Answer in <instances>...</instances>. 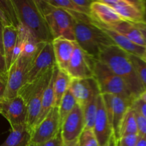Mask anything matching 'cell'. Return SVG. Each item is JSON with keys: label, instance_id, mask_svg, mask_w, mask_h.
Masks as SVG:
<instances>
[{"label": "cell", "instance_id": "1", "mask_svg": "<svg viewBox=\"0 0 146 146\" xmlns=\"http://www.w3.org/2000/svg\"><path fill=\"white\" fill-rule=\"evenodd\" d=\"M69 12L74 21L75 41L91 56L98 59L100 54L106 48L115 45L109 36L94 23L90 16L73 11Z\"/></svg>", "mask_w": 146, "mask_h": 146}, {"label": "cell", "instance_id": "2", "mask_svg": "<svg viewBox=\"0 0 146 146\" xmlns=\"http://www.w3.org/2000/svg\"><path fill=\"white\" fill-rule=\"evenodd\" d=\"M98 60L125 82L135 99L140 98L145 92V88L138 78L128 53L113 45L101 52Z\"/></svg>", "mask_w": 146, "mask_h": 146}, {"label": "cell", "instance_id": "3", "mask_svg": "<svg viewBox=\"0 0 146 146\" xmlns=\"http://www.w3.org/2000/svg\"><path fill=\"white\" fill-rule=\"evenodd\" d=\"M20 24L27 29L38 42H51L52 36L36 0H12Z\"/></svg>", "mask_w": 146, "mask_h": 146}, {"label": "cell", "instance_id": "4", "mask_svg": "<svg viewBox=\"0 0 146 146\" xmlns=\"http://www.w3.org/2000/svg\"><path fill=\"white\" fill-rule=\"evenodd\" d=\"M48 27L53 40L66 38L75 41L73 17L69 11L51 5L46 0H36Z\"/></svg>", "mask_w": 146, "mask_h": 146}, {"label": "cell", "instance_id": "5", "mask_svg": "<svg viewBox=\"0 0 146 146\" xmlns=\"http://www.w3.org/2000/svg\"><path fill=\"white\" fill-rule=\"evenodd\" d=\"M56 66L36 81L23 86L19 92L18 95L22 97L27 105V125L31 133L39 116L44 91L52 78Z\"/></svg>", "mask_w": 146, "mask_h": 146}, {"label": "cell", "instance_id": "6", "mask_svg": "<svg viewBox=\"0 0 146 146\" xmlns=\"http://www.w3.org/2000/svg\"><path fill=\"white\" fill-rule=\"evenodd\" d=\"M94 73L101 94L119 96L131 101L135 100L125 82L98 59L95 61Z\"/></svg>", "mask_w": 146, "mask_h": 146}, {"label": "cell", "instance_id": "7", "mask_svg": "<svg viewBox=\"0 0 146 146\" xmlns=\"http://www.w3.org/2000/svg\"><path fill=\"white\" fill-rule=\"evenodd\" d=\"M36 54L32 57H26L21 55L15 62L11 64L8 70L7 89L4 98H12L18 96L20 89L25 84L27 74Z\"/></svg>", "mask_w": 146, "mask_h": 146}, {"label": "cell", "instance_id": "8", "mask_svg": "<svg viewBox=\"0 0 146 146\" xmlns=\"http://www.w3.org/2000/svg\"><path fill=\"white\" fill-rule=\"evenodd\" d=\"M102 96L107 114L112 125L113 135L115 139L118 140L123 119L133 101L113 94H102Z\"/></svg>", "mask_w": 146, "mask_h": 146}, {"label": "cell", "instance_id": "9", "mask_svg": "<svg viewBox=\"0 0 146 146\" xmlns=\"http://www.w3.org/2000/svg\"><path fill=\"white\" fill-rule=\"evenodd\" d=\"M112 7L123 20L133 24L145 22V0H101Z\"/></svg>", "mask_w": 146, "mask_h": 146}, {"label": "cell", "instance_id": "10", "mask_svg": "<svg viewBox=\"0 0 146 146\" xmlns=\"http://www.w3.org/2000/svg\"><path fill=\"white\" fill-rule=\"evenodd\" d=\"M56 66L52 41L46 43L43 48L37 53L30 65L25 84H31L36 81Z\"/></svg>", "mask_w": 146, "mask_h": 146}, {"label": "cell", "instance_id": "11", "mask_svg": "<svg viewBox=\"0 0 146 146\" xmlns=\"http://www.w3.org/2000/svg\"><path fill=\"white\" fill-rule=\"evenodd\" d=\"M96 60L85 52L76 43L66 73L72 79L94 78Z\"/></svg>", "mask_w": 146, "mask_h": 146}, {"label": "cell", "instance_id": "12", "mask_svg": "<svg viewBox=\"0 0 146 146\" xmlns=\"http://www.w3.org/2000/svg\"><path fill=\"white\" fill-rule=\"evenodd\" d=\"M58 107H54L45 118L33 130L31 143L41 144L54 138L61 131Z\"/></svg>", "mask_w": 146, "mask_h": 146}, {"label": "cell", "instance_id": "13", "mask_svg": "<svg viewBox=\"0 0 146 146\" xmlns=\"http://www.w3.org/2000/svg\"><path fill=\"white\" fill-rule=\"evenodd\" d=\"M0 114L9 123L11 128L27 124V105L20 96L0 101Z\"/></svg>", "mask_w": 146, "mask_h": 146}, {"label": "cell", "instance_id": "14", "mask_svg": "<svg viewBox=\"0 0 146 146\" xmlns=\"http://www.w3.org/2000/svg\"><path fill=\"white\" fill-rule=\"evenodd\" d=\"M85 129L83 109L77 104L72 112L61 123V133L63 143H68L79 138Z\"/></svg>", "mask_w": 146, "mask_h": 146}, {"label": "cell", "instance_id": "15", "mask_svg": "<svg viewBox=\"0 0 146 146\" xmlns=\"http://www.w3.org/2000/svg\"><path fill=\"white\" fill-rule=\"evenodd\" d=\"M69 91L73 94L78 106L84 108L100 93L98 84L94 78L72 79Z\"/></svg>", "mask_w": 146, "mask_h": 146}, {"label": "cell", "instance_id": "16", "mask_svg": "<svg viewBox=\"0 0 146 146\" xmlns=\"http://www.w3.org/2000/svg\"><path fill=\"white\" fill-rule=\"evenodd\" d=\"M93 130L100 146L106 145L113 135L102 94H100L98 97V108Z\"/></svg>", "mask_w": 146, "mask_h": 146}, {"label": "cell", "instance_id": "17", "mask_svg": "<svg viewBox=\"0 0 146 146\" xmlns=\"http://www.w3.org/2000/svg\"><path fill=\"white\" fill-rule=\"evenodd\" d=\"M75 41L66 38H56L52 41L56 64L59 70L66 72L76 46Z\"/></svg>", "mask_w": 146, "mask_h": 146}, {"label": "cell", "instance_id": "18", "mask_svg": "<svg viewBox=\"0 0 146 146\" xmlns=\"http://www.w3.org/2000/svg\"><path fill=\"white\" fill-rule=\"evenodd\" d=\"M90 17L95 21L103 25H113L123 20L116 11L102 1H94L91 6Z\"/></svg>", "mask_w": 146, "mask_h": 146}, {"label": "cell", "instance_id": "19", "mask_svg": "<svg viewBox=\"0 0 146 146\" xmlns=\"http://www.w3.org/2000/svg\"><path fill=\"white\" fill-rule=\"evenodd\" d=\"M94 21L97 26L106 27V28L114 30L116 32L121 34V35L126 37L128 39H129L132 42L135 43V44H138L139 46H141L146 47L145 40H144L142 34L139 31V29L135 27V24H133V23L125 21V20H121V21H118V22L115 23L113 25L106 26L99 24V23L96 22L94 20Z\"/></svg>", "mask_w": 146, "mask_h": 146}, {"label": "cell", "instance_id": "20", "mask_svg": "<svg viewBox=\"0 0 146 146\" xmlns=\"http://www.w3.org/2000/svg\"><path fill=\"white\" fill-rule=\"evenodd\" d=\"M104 31L109 36L110 38L113 40L115 46L121 48V49L125 51V52L128 53L129 54L132 55L138 56L141 57L143 53L146 50V47L141 46L138 45L135 43L132 42L129 39L125 37L124 36L121 35L119 33L116 32L114 30L111 29L106 28V27H99Z\"/></svg>", "mask_w": 146, "mask_h": 146}, {"label": "cell", "instance_id": "21", "mask_svg": "<svg viewBox=\"0 0 146 146\" xmlns=\"http://www.w3.org/2000/svg\"><path fill=\"white\" fill-rule=\"evenodd\" d=\"M18 38V29L14 26L9 25L4 27L3 30V48L7 69H9L12 64L13 53Z\"/></svg>", "mask_w": 146, "mask_h": 146}, {"label": "cell", "instance_id": "22", "mask_svg": "<svg viewBox=\"0 0 146 146\" xmlns=\"http://www.w3.org/2000/svg\"><path fill=\"white\" fill-rule=\"evenodd\" d=\"M11 128L9 135L0 146H29L31 133L27 124Z\"/></svg>", "mask_w": 146, "mask_h": 146}, {"label": "cell", "instance_id": "23", "mask_svg": "<svg viewBox=\"0 0 146 146\" xmlns=\"http://www.w3.org/2000/svg\"><path fill=\"white\" fill-rule=\"evenodd\" d=\"M57 71H58V68H57V66H56L52 78H51V81H50L47 88H46V90L44 91V96H43L42 98V103H41V111H40L39 116H38V121H37L36 124L34 128H35L36 127L37 125H38V124L46 118V115H48V113L51 111V110L54 107H55L54 106V80H55V77L57 74Z\"/></svg>", "mask_w": 146, "mask_h": 146}, {"label": "cell", "instance_id": "24", "mask_svg": "<svg viewBox=\"0 0 146 146\" xmlns=\"http://www.w3.org/2000/svg\"><path fill=\"white\" fill-rule=\"evenodd\" d=\"M71 80L72 78L66 71H61L58 68L54 84V106L55 107L59 106L61 99L69 89Z\"/></svg>", "mask_w": 146, "mask_h": 146}, {"label": "cell", "instance_id": "25", "mask_svg": "<svg viewBox=\"0 0 146 146\" xmlns=\"http://www.w3.org/2000/svg\"><path fill=\"white\" fill-rule=\"evenodd\" d=\"M0 18L4 27L12 25L18 28L20 25L12 0L0 1Z\"/></svg>", "mask_w": 146, "mask_h": 146}, {"label": "cell", "instance_id": "26", "mask_svg": "<svg viewBox=\"0 0 146 146\" xmlns=\"http://www.w3.org/2000/svg\"><path fill=\"white\" fill-rule=\"evenodd\" d=\"M132 135H138V128L135 111L131 107L125 113L123 119L120 129L119 138Z\"/></svg>", "mask_w": 146, "mask_h": 146}, {"label": "cell", "instance_id": "27", "mask_svg": "<svg viewBox=\"0 0 146 146\" xmlns=\"http://www.w3.org/2000/svg\"><path fill=\"white\" fill-rule=\"evenodd\" d=\"M98 96L94 97L86 106L82 108L83 112H84V122H85V129H94V122H95L97 108H98Z\"/></svg>", "mask_w": 146, "mask_h": 146}, {"label": "cell", "instance_id": "28", "mask_svg": "<svg viewBox=\"0 0 146 146\" xmlns=\"http://www.w3.org/2000/svg\"><path fill=\"white\" fill-rule=\"evenodd\" d=\"M76 105L77 103L75 98L68 89L61 99L59 106L58 107L61 123H62L64 120L72 112Z\"/></svg>", "mask_w": 146, "mask_h": 146}, {"label": "cell", "instance_id": "29", "mask_svg": "<svg viewBox=\"0 0 146 146\" xmlns=\"http://www.w3.org/2000/svg\"><path fill=\"white\" fill-rule=\"evenodd\" d=\"M130 57L138 78L146 91V62L138 56L130 54Z\"/></svg>", "mask_w": 146, "mask_h": 146}, {"label": "cell", "instance_id": "30", "mask_svg": "<svg viewBox=\"0 0 146 146\" xmlns=\"http://www.w3.org/2000/svg\"><path fill=\"white\" fill-rule=\"evenodd\" d=\"M47 2L54 7L57 8L62 9L68 11H73V12L81 13V14H88L86 13L84 10L80 8L74 2L73 0H46Z\"/></svg>", "mask_w": 146, "mask_h": 146}, {"label": "cell", "instance_id": "31", "mask_svg": "<svg viewBox=\"0 0 146 146\" xmlns=\"http://www.w3.org/2000/svg\"><path fill=\"white\" fill-rule=\"evenodd\" d=\"M80 146H100L94 130L85 129L79 137Z\"/></svg>", "mask_w": 146, "mask_h": 146}, {"label": "cell", "instance_id": "32", "mask_svg": "<svg viewBox=\"0 0 146 146\" xmlns=\"http://www.w3.org/2000/svg\"><path fill=\"white\" fill-rule=\"evenodd\" d=\"M139 138V135L121 137L116 140V146H136Z\"/></svg>", "mask_w": 146, "mask_h": 146}, {"label": "cell", "instance_id": "33", "mask_svg": "<svg viewBox=\"0 0 146 146\" xmlns=\"http://www.w3.org/2000/svg\"><path fill=\"white\" fill-rule=\"evenodd\" d=\"M132 108V107H131ZM135 111V117H136V121L138 123V135L141 138H144L146 140V119L140 113H138L137 111Z\"/></svg>", "mask_w": 146, "mask_h": 146}, {"label": "cell", "instance_id": "34", "mask_svg": "<svg viewBox=\"0 0 146 146\" xmlns=\"http://www.w3.org/2000/svg\"><path fill=\"white\" fill-rule=\"evenodd\" d=\"M131 107L146 119V103L145 101L140 98H137L133 102Z\"/></svg>", "mask_w": 146, "mask_h": 146}, {"label": "cell", "instance_id": "35", "mask_svg": "<svg viewBox=\"0 0 146 146\" xmlns=\"http://www.w3.org/2000/svg\"><path fill=\"white\" fill-rule=\"evenodd\" d=\"M63 143L62 137H61V131L60 132L50 141L41 144H32L30 143L29 146H61Z\"/></svg>", "mask_w": 146, "mask_h": 146}, {"label": "cell", "instance_id": "36", "mask_svg": "<svg viewBox=\"0 0 146 146\" xmlns=\"http://www.w3.org/2000/svg\"><path fill=\"white\" fill-rule=\"evenodd\" d=\"M7 76H8V69L6 64L5 58L2 53L0 51V78L7 81Z\"/></svg>", "mask_w": 146, "mask_h": 146}, {"label": "cell", "instance_id": "37", "mask_svg": "<svg viewBox=\"0 0 146 146\" xmlns=\"http://www.w3.org/2000/svg\"><path fill=\"white\" fill-rule=\"evenodd\" d=\"M74 2L78 7L86 11L88 16H90V11H91V6L94 1L92 0H73Z\"/></svg>", "mask_w": 146, "mask_h": 146}, {"label": "cell", "instance_id": "38", "mask_svg": "<svg viewBox=\"0 0 146 146\" xmlns=\"http://www.w3.org/2000/svg\"><path fill=\"white\" fill-rule=\"evenodd\" d=\"M6 89H7V81L0 78V101L4 98Z\"/></svg>", "mask_w": 146, "mask_h": 146}, {"label": "cell", "instance_id": "39", "mask_svg": "<svg viewBox=\"0 0 146 146\" xmlns=\"http://www.w3.org/2000/svg\"><path fill=\"white\" fill-rule=\"evenodd\" d=\"M135 24V27L139 29V31H141V33L142 34L144 40H145V46H146V22H143V23H139V24Z\"/></svg>", "mask_w": 146, "mask_h": 146}, {"label": "cell", "instance_id": "40", "mask_svg": "<svg viewBox=\"0 0 146 146\" xmlns=\"http://www.w3.org/2000/svg\"><path fill=\"white\" fill-rule=\"evenodd\" d=\"M4 24L0 18V51L4 55V48H3V30H4Z\"/></svg>", "mask_w": 146, "mask_h": 146}, {"label": "cell", "instance_id": "41", "mask_svg": "<svg viewBox=\"0 0 146 146\" xmlns=\"http://www.w3.org/2000/svg\"><path fill=\"white\" fill-rule=\"evenodd\" d=\"M61 146H80L79 144V138L76 141H71L68 143H63Z\"/></svg>", "mask_w": 146, "mask_h": 146}, {"label": "cell", "instance_id": "42", "mask_svg": "<svg viewBox=\"0 0 146 146\" xmlns=\"http://www.w3.org/2000/svg\"><path fill=\"white\" fill-rule=\"evenodd\" d=\"M136 146H146V140L140 137L139 141H138Z\"/></svg>", "mask_w": 146, "mask_h": 146}, {"label": "cell", "instance_id": "43", "mask_svg": "<svg viewBox=\"0 0 146 146\" xmlns=\"http://www.w3.org/2000/svg\"><path fill=\"white\" fill-rule=\"evenodd\" d=\"M109 146H116V139H115L114 135H113L110 139Z\"/></svg>", "mask_w": 146, "mask_h": 146}, {"label": "cell", "instance_id": "44", "mask_svg": "<svg viewBox=\"0 0 146 146\" xmlns=\"http://www.w3.org/2000/svg\"><path fill=\"white\" fill-rule=\"evenodd\" d=\"M140 98H141V99H142L143 101H145V102L146 103V91H145V92H144L143 94L142 95L140 96Z\"/></svg>", "mask_w": 146, "mask_h": 146}, {"label": "cell", "instance_id": "45", "mask_svg": "<svg viewBox=\"0 0 146 146\" xmlns=\"http://www.w3.org/2000/svg\"><path fill=\"white\" fill-rule=\"evenodd\" d=\"M141 58L146 62V50L145 51V52L143 53V54L142 55V56H141Z\"/></svg>", "mask_w": 146, "mask_h": 146}, {"label": "cell", "instance_id": "46", "mask_svg": "<svg viewBox=\"0 0 146 146\" xmlns=\"http://www.w3.org/2000/svg\"><path fill=\"white\" fill-rule=\"evenodd\" d=\"M145 21L146 22V1H145Z\"/></svg>", "mask_w": 146, "mask_h": 146}, {"label": "cell", "instance_id": "47", "mask_svg": "<svg viewBox=\"0 0 146 146\" xmlns=\"http://www.w3.org/2000/svg\"><path fill=\"white\" fill-rule=\"evenodd\" d=\"M104 146H109V142H108V143L106 144V145H104Z\"/></svg>", "mask_w": 146, "mask_h": 146}]
</instances>
